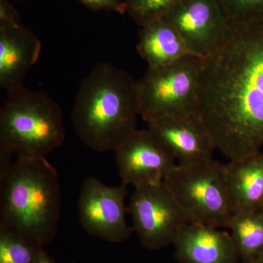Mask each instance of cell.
Here are the masks:
<instances>
[{
  "label": "cell",
  "mask_w": 263,
  "mask_h": 263,
  "mask_svg": "<svg viewBox=\"0 0 263 263\" xmlns=\"http://www.w3.org/2000/svg\"><path fill=\"white\" fill-rule=\"evenodd\" d=\"M35 242L13 230L0 228V263H34L41 251Z\"/></svg>",
  "instance_id": "e0dca14e"
},
{
  "label": "cell",
  "mask_w": 263,
  "mask_h": 263,
  "mask_svg": "<svg viewBox=\"0 0 263 263\" xmlns=\"http://www.w3.org/2000/svg\"><path fill=\"white\" fill-rule=\"evenodd\" d=\"M181 263H238V251L230 233L200 222L181 228L174 243Z\"/></svg>",
  "instance_id": "7c38bea8"
},
{
  "label": "cell",
  "mask_w": 263,
  "mask_h": 263,
  "mask_svg": "<svg viewBox=\"0 0 263 263\" xmlns=\"http://www.w3.org/2000/svg\"><path fill=\"white\" fill-rule=\"evenodd\" d=\"M203 59L189 55L171 65L148 67L138 81L140 116L149 123L169 116L200 115Z\"/></svg>",
  "instance_id": "5b68a950"
},
{
  "label": "cell",
  "mask_w": 263,
  "mask_h": 263,
  "mask_svg": "<svg viewBox=\"0 0 263 263\" xmlns=\"http://www.w3.org/2000/svg\"><path fill=\"white\" fill-rule=\"evenodd\" d=\"M22 25L18 15L7 0H0V27Z\"/></svg>",
  "instance_id": "44dd1931"
},
{
  "label": "cell",
  "mask_w": 263,
  "mask_h": 263,
  "mask_svg": "<svg viewBox=\"0 0 263 263\" xmlns=\"http://www.w3.org/2000/svg\"><path fill=\"white\" fill-rule=\"evenodd\" d=\"M83 4L95 10H108L119 13H126L124 0H79Z\"/></svg>",
  "instance_id": "ffe728a7"
},
{
  "label": "cell",
  "mask_w": 263,
  "mask_h": 263,
  "mask_svg": "<svg viewBox=\"0 0 263 263\" xmlns=\"http://www.w3.org/2000/svg\"><path fill=\"white\" fill-rule=\"evenodd\" d=\"M127 196L125 183L109 186L93 176L86 178L78 200L81 226L89 234L105 239H126L131 232L127 221Z\"/></svg>",
  "instance_id": "ba28073f"
},
{
  "label": "cell",
  "mask_w": 263,
  "mask_h": 263,
  "mask_svg": "<svg viewBox=\"0 0 263 263\" xmlns=\"http://www.w3.org/2000/svg\"><path fill=\"white\" fill-rule=\"evenodd\" d=\"M228 229L240 258L249 263L263 252V209L232 216Z\"/></svg>",
  "instance_id": "2e32d148"
},
{
  "label": "cell",
  "mask_w": 263,
  "mask_h": 263,
  "mask_svg": "<svg viewBox=\"0 0 263 263\" xmlns=\"http://www.w3.org/2000/svg\"><path fill=\"white\" fill-rule=\"evenodd\" d=\"M0 110V147L18 157H46L65 139L62 108L42 91H8Z\"/></svg>",
  "instance_id": "277c9868"
},
{
  "label": "cell",
  "mask_w": 263,
  "mask_h": 263,
  "mask_svg": "<svg viewBox=\"0 0 263 263\" xmlns=\"http://www.w3.org/2000/svg\"><path fill=\"white\" fill-rule=\"evenodd\" d=\"M164 148L179 164L202 163L213 160L216 149L210 133L199 114L169 116L148 123Z\"/></svg>",
  "instance_id": "8fae6325"
},
{
  "label": "cell",
  "mask_w": 263,
  "mask_h": 263,
  "mask_svg": "<svg viewBox=\"0 0 263 263\" xmlns=\"http://www.w3.org/2000/svg\"><path fill=\"white\" fill-rule=\"evenodd\" d=\"M233 215L263 209V153L224 164Z\"/></svg>",
  "instance_id": "5bb4252c"
},
{
  "label": "cell",
  "mask_w": 263,
  "mask_h": 263,
  "mask_svg": "<svg viewBox=\"0 0 263 263\" xmlns=\"http://www.w3.org/2000/svg\"><path fill=\"white\" fill-rule=\"evenodd\" d=\"M0 183V228L38 245L49 240L61 213V188L46 157H18Z\"/></svg>",
  "instance_id": "3957f363"
},
{
  "label": "cell",
  "mask_w": 263,
  "mask_h": 263,
  "mask_svg": "<svg viewBox=\"0 0 263 263\" xmlns=\"http://www.w3.org/2000/svg\"><path fill=\"white\" fill-rule=\"evenodd\" d=\"M34 263H53L52 262L51 259L44 254V252L41 251L39 254H38L37 259H36Z\"/></svg>",
  "instance_id": "7402d4cb"
},
{
  "label": "cell",
  "mask_w": 263,
  "mask_h": 263,
  "mask_svg": "<svg viewBox=\"0 0 263 263\" xmlns=\"http://www.w3.org/2000/svg\"><path fill=\"white\" fill-rule=\"evenodd\" d=\"M249 263H263V252Z\"/></svg>",
  "instance_id": "603a6c76"
},
{
  "label": "cell",
  "mask_w": 263,
  "mask_h": 263,
  "mask_svg": "<svg viewBox=\"0 0 263 263\" xmlns=\"http://www.w3.org/2000/svg\"><path fill=\"white\" fill-rule=\"evenodd\" d=\"M137 50L148 67L171 65L192 55L177 29L163 19L141 27Z\"/></svg>",
  "instance_id": "9a60e30c"
},
{
  "label": "cell",
  "mask_w": 263,
  "mask_h": 263,
  "mask_svg": "<svg viewBox=\"0 0 263 263\" xmlns=\"http://www.w3.org/2000/svg\"><path fill=\"white\" fill-rule=\"evenodd\" d=\"M228 22L263 20V0H218Z\"/></svg>",
  "instance_id": "d6986e66"
},
{
  "label": "cell",
  "mask_w": 263,
  "mask_h": 263,
  "mask_svg": "<svg viewBox=\"0 0 263 263\" xmlns=\"http://www.w3.org/2000/svg\"><path fill=\"white\" fill-rule=\"evenodd\" d=\"M200 117L230 161L263 146V20L229 22L222 41L203 59Z\"/></svg>",
  "instance_id": "6da1fadb"
},
{
  "label": "cell",
  "mask_w": 263,
  "mask_h": 263,
  "mask_svg": "<svg viewBox=\"0 0 263 263\" xmlns=\"http://www.w3.org/2000/svg\"><path fill=\"white\" fill-rule=\"evenodd\" d=\"M183 0H124L126 12L140 27L162 19Z\"/></svg>",
  "instance_id": "ac0fdd59"
},
{
  "label": "cell",
  "mask_w": 263,
  "mask_h": 263,
  "mask_svg": "<svg viewBox=\"0 0 263 263\" xmlns=\"http://www.w3.org/2000/svg\"><path fill=\"white\" fill-rule=\"evenodd\" d=\"M162 19L177 29L192 55L202 59L216 49L229 25L218 0H183Z\"/></svg>",
  "instance_id": "30bf717a"
},
{
  "label": "cell",
  "mask_w": 263,
  "mask_h": 263,
  "mask_svg": "<svg viewBox=\"0 0 263 263\" xmlns=\"http://www.w3.org/2000/svg\"><path fill=\"white\" fill-rule=\"evenodd\" d=\"M138 81L108 62L95 66L82 81L72 110L76 135L90 149L115 151L136 129Z\"/></svg>",
  "instance_id": "7a4b0ae2"
},
{
  "label": "cell",
  "mask_w": 263,
  "mask_h": 263,
  "mask_svg": "<svg viewBox=\"0 0 263 263\" xmlns=\"http://www.w3.org/2000/svg\"><path fill=\"white\" fill-rule=\"evenodd\" d=\"M42 44L23 26L0 27V87L9 91L23 86L24 78L41 56Z\"/></svg>",
  "instance_id": "4fadbf2b"
},
{
  "label": "cell",
  "mask_w": 263,
  "mask_h": 263,
  "mask_svg": "<svg viewBox=\"0 0 263 263\" xmlns=\"http://www.w3.org/2000/svg\"><path fill=\"white\" fill-rule=\"evenodd\" d=\"M164 183L195 222L228 228L233 214L224 164L214 160L177 164Z\"/></svg>",
  "instance_id": "8992f818"
},
{
  "label": "cell",
  "mask_w": 263,
  "mask_h": 263,
  "mask_svg": "<svg viewBox=\"0 0 263 263\" xmlns=\"http://www.w3.org/2000/svg\"><path fill=\"white\" fill-rule=\"evenodd\" d=\"M114 152L122 183L135 188L163 183L177 164L148 128L136 129Z\"/></svg>",
  "instance_id": "9c48e42d"
},
{
  "label": "cell",
  "mask_w": 263,
  "mask_h": 263,
  "mask_svg": "<svg viewBox=\"0 0 263 263\" xmlns=\"http://www.w3.org/2000/svg\"><path fill=\"white\" fill-rule=\"evenodd\" d=\"M128 212L142 245L149 249L173 245L183 226L195 222L164 182L135 188Z\"/></svg>",
  "instance_id": "52a82bcc"
}]
</instances>
